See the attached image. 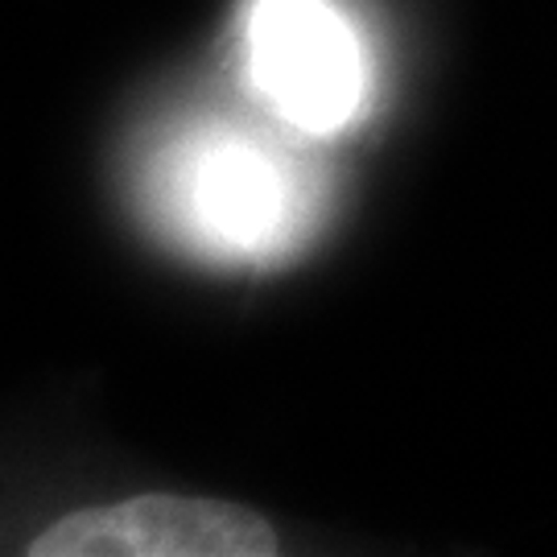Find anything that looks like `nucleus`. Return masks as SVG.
I'll list each match as a JSON object with an SVG mask.
<instances>
[{
    "label": "nucleus",
    "instance_id": "obj_1",
    "mask_svg": "<svg viewBox=\"0 0 557 557\" xmlns=\"http://www.w3.org/2000/svg\"><path fill=\"white\" fill-rule=\"evenodd\" d=\"M244 66L269 108L306 137H335L363 108L368 62L335 0H252Z\"/></svg>",
    "mask_w": 557,
    "mask_h": 557
},
{
    "label": "nucleus",
    "instance_id": "obj_2",
    "mask_svg": "<svg viewBox=\"0 0 557 557\" xmlns=\"http://www.w3.org/2000/svg\"><path fill=\"white\" fill-rule=\"evenodd\" d=\"M277 549L281 533L257 508L182 492L75 508L25 545L29 557H269Z\"/></svg>",
    "mask_w": 557,
    "mask_h": 557
},
{
    "label": "nucleus",
    "instance_id": "obj_3",
    "mask_svg": "<svg viewBox=\"0 0 557 557\" xmlns=\"http://www.w3.org/2000/svg\"><path fill=\"white\" fill-rule=\"evenodd\" d=\"M174 207L190 239L211 252L239 260L273 257L298 227V174L260 140L207 133L178 158Z\"/></svg>",
    "mask_w": 557,
    "mask_h": 557
}]
</instances>
